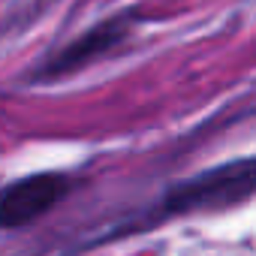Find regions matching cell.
I'll return each mask as SVG.
<instances>
[{"label":"cell","instance_id":"1","mask_svg":"<svg viewBox=\"0 0 256 256\" xmlns=\"http://www.w3.org/2000/svg\"><path fill=\"white\" fill-rule=\"evenodd\" d=\"M256 184V160L241 157L232 163H223L217 169H208L190 181L175 184L163 202L160 211L166 217L172 214H196V211H217V208H232L238 202H247L253 196Z\"/></svg>","mask_w":256,"mask_h":256},{"label":"cell","instance_id":"2","mask_svg":"<svg viewBox=\"0 0 256 256\" xmlns=\"http://www.w3.org/2000/svg\"><path fill=\"white\" fill-rule=\"evenodd\" d=\"M70 190V181L58 172H40L0 187V229H22L52 211L60 196Z\"/></svg>","mask_w":256,"mask_h":256},{"label":"cell","instance_id":"3","mask_svg":"<svg viewBox=\"0 0 256 256\" xmlns=\"http://www.w3.org/2000/svg\"><path fill=\"white\" fill-rule=\"evenodd\" d=\"M133 22H136L133 12H124V16H114V18H106V22L94 24L88 34L72 40L64 52H58L48 60V66L42 70V78H60V76H70V72H78L88 64H94L96 58L108 54L112 48H118L126 36H130Z\"/></svg>","mask_w":256,"mask_h":256}]
</instances>
